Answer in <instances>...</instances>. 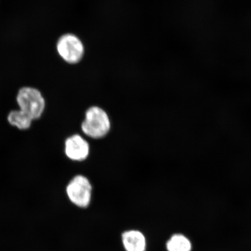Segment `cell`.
Returning <instances> with one entry per match:
<instances>
[{
	"label": "cell",
	"instance_id": "1",
	"mask_svg": "<svg viewBox=\"0 0 251 251\" xmlns=\"http://www.w3.org/2000/svg\"><path fill=\"white\" fill-rule=\"evenodd\" d=\"M112 127V120L108 112L97 105L86 109L80 124L81 132L94 140L105 139L111 133Z\"/></svg>",
	"mask_w": 251,
	"mask_h": 251
},
{
	"label": "cell",
	"instance_id": "2",
	"mask_svg": "<svg viewBox=\"0 0 251 251\" xmlns=\"http://www.w3.org/2000/svg\"><path fill=\"white\" fill-rule=\"evenodd\" d=\"M17 102L22 111L33 121L42 117L45 111V97L39 90L33 87H24L18 94Z\"/></svg>",
	"mask_w": 251,
	"mask_h": 251
},
{
	"label": "cell",
	"instance_id": "3",
	"mask_svg": "<svg viewBox=\"0 0 251 251\" xmlns=\"http://www.w3.org/2000/svg\"><path fill=\"white\" fill-rule=\"evenodd\" d=\"M93 186L89 178L77 175L69 182L66 192L71 201L80 208L89 206L92 200Z\"/></svg>",
	"mask_w": 251,
	"mask_h": 251
},
{
	"label": "cell",
	"instance_id": "4",
	"mask_svg": "<svg viewBox=\"0 0 251 251\" xmlns=\"http://www.w3.org/2000/svg\"><path fill=\"white\" fill-rule=\"evenodd\" d=\"M56 50L63 61L70 65L77 64L84 56L82 42L74 34H65L59 39Z\"/></svg>",
	"mask_w": 251,
	"mask_h": 251
},
{
	"label": "cell",
	"instance_id": "5",
	"mask_svg": "<svg viewBox=\"0 0 251 251\" xmlns=\"http://www.w3.org/2000/svg\"><path fill=\"white\" fill-rule=\"evenodd\" d=\"M64 154L68 159L74 162H83L89 159L91 153L90 144L82 135L74 133L64 141Z\"/></svg>",
	"mask_w": 251,
	"mask_h": 251
},
{
	"label": "cell",
	"instance_id": "6",
	"mask_svg": "<svg viewBox=\"0 0 251 251\" xmlns=\"http://www.w3.org/2000/svg\"><path fill=\"white\" fill-rule=\"evenodd\" d=\"M122 242L126 251H146L145 235L138 230H129L122 234Z\"/></svg>",
	"mask_w": 251,
	"mask_h": 251
},
{
	"label": "cell",
	"instance_id": "7",
	"mask_svg": "<svg viewBox=\"0 0 251 251\" xmlns=\"http://www.w3.org/2000/svg\"><path fill=\"white\" fill-rule=\"evenodd\" d=\"M165 249L166 251H193V244L186 234L176 233L166 241Z\"/></svg>",
	"mask_w": 251,
	"mask_h": 251
},
{
	"label": "cell",
	"instance_id": "8",
	"mask_svg": "<svg viewBox=\"0 0 251 251\" xmlns=\"http://www.w3.org/2000/svg\"><path fill=\"white\" fill-rule=\"evenodd\" d=\"M8 120L12 125L22 130L29 128L33 121L21 110L12 111L8 115Z\"/></svg>",
	"mask_w": 251,
	"mask_h": 251
}]
</instances>
